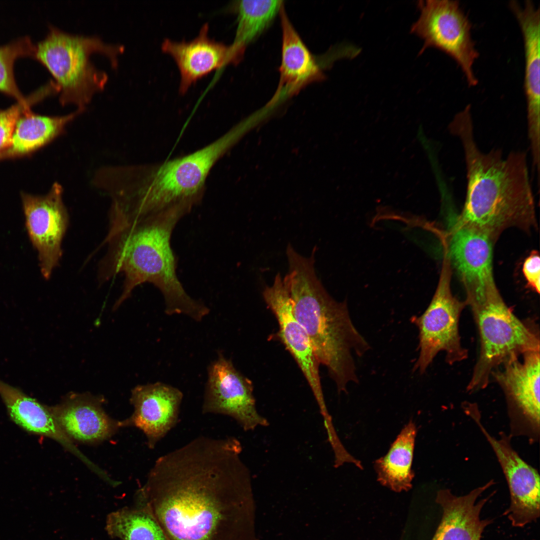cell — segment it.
I'll return each mask as SVG.
<instances>
[{
  "label": "cell",
  "instance_id": "cell-6",
  "mask_svg": "<svg viewBox=\"0 0 540 540\" xmlns=\"http://www.w3.org/2000/svg\"><path fill=\"white\" fill-rule=\"evenodd\" d=\"M124 50L122 45L105 42L99 36L71 34L50 26L46 36L36 45L34 58L54 76L60 88V104H73L84 110L108 80V74L92 63L90 55L102 53L116 68L118 56Z\"/></svg>",
  "mask_w": 540,
  "mask_h": 540
},
{
  "label": "cell",
  "instance_id": "cell-21",
  "mask_svg": "<svg viewBox=\"0 0 540 540\" xmlns=\"http://www.w3.org/2000/svg\"><path fill=\"white\" fill-rule=\"evenodd\" d=\"M0 396L12 420L25 430L50 438L72 453L92 470L96 466L75 446L60 428L49 408L20 389L0 380Z\"/></svg>",
  "mask_w": 540,
  "mask_h": 540
},
{
  "label": "cell",
  "instance_id": "cell-19",
  "mask_svg": "<svg viewBox=\"0 0 540 540\" xmlns=\"http://www.w3.org/2000/svg\"><path fill=\"white\" fill-rule=\"evenodd\" d=\"M494 484V480H490L460 496L454 494L448 488L439 490L436 502L442 508V514L432 540H480L484 530L492 520L481 519L480 514L484 506L496 492L476 500Z\"/></svg>",
  "mask_w": 540,
  "mask_h": 540
},
{
  "label": "cell",
  "instance_id": "cell-3",
  "mask_svg": "<svg viewBox=\"0 0 540 540\" xmlns=\"http://www.w3.org/2000/svg\"><path fill=\"white\" fill-rule=\"evenodd\" d=\"M460 140L466 170V192L457 222L486 234L492 242L504 230L536 226L535 204L526 154L498 150L482 152L474 140L472 113L464 108L449 124Z\"/></svg>",
  "mask_w": 540,
  "mask_h": 540
},
{
  "label": "cell",
  "instance_id": "cell-29",
  "mask_svg": "<svg viewBox=\"0 0 540 540\" xmlns=\"http://www.w3.org/2000/svg\"><path fill=\"white\" fill-rule=\"evenodd\" d=\"M522 270L528 286L539 294L540 292V258L537 252H532L525 259Z\"/></svg>",
  "mask_w": 540,
  "mask_h": 540
},
{
  "label": "cell",
  "instance_id": "cell-22",
  "mask_svg": "<svg viewBox=\"0 0 540 540\" xmlns=\"http://www.w3.org/2000/svg\"><path fill=\"white\" fill-rule=\"evenodd\" d=\"M282 40L280 80L277 94H292L323 76L312 54L292 26L282 6Z\"/></svg>",
  "mask_w": 540,
  "mask_h": 540
},
{
  "label": "cell",
  "instance_id": "cell-13",
  "mask_svg": "<svg viewBox=\"0 0 540 540\" xmlns=\"http://www.w3.org/2000/svg\"><path fill=\"white\" fill-rule=\"evenodd\" d=\"M63 192L61 184L56 182L44 196L22 195L26 230L38 253L41 272L46 280L59 264L68 224Z\"/></svg>",
  "mask_w": 540,
  "mask_h": 540
},
{
  "label": "cell",
  "instance_id": "cell-15",
  "mask_svg": "<svg viewBox=\"0 0 540 540\" xmlns=\"http://www.w3.org/2000/svg\"><path fill=\"white\" fill-rule=\"evenodd\" d=\"M492 244L486 234L457 221L450 232L445 250L464 286L466 301L498 290L492 271Z\"/></svg>",
  "mask_w": 540,
  "mask_h": 540
},
{
  "label": "cell",
  "instance_id": "cell-16",
  "mask_svg": "<svg viewBox=\"0 0 540 540\" xmlns=\"http://www.w3.org/2000/svg\"><path fill=\"white\" fill-rule=\"evenodd\" d=\"M206 24L191 41L166 39L162 44V50L173 58L179 69L181 94L204 76L226 64L238 63L243 56L244 50L234 44L228 46L211 39Z\"/></svg>",
  "mask_w": 540,
  "mask_h": 540
},
{
  "label": "cell",
  "instance_id": "cell-4",
  "mask_svg": "<svg viewBox=\"0 0 540 540\" xmlns=\"http://www.w3.org/2000/svg\"><path fill=\"white\" fill-rule=\"evenodd\" d=\"M186 215L173 210L108 230L103 243L108 250L100 264L98 278L104 282L124 274L122 293L114 309L131 296L136 287L148 282L162 293L167 314H183L200 321L209 313L204 302L187 294L176 274L177 259L170 238L177 223Z\"/></svg>",
  "mask_w": 540,
  "mask_h": 540
},
{
  "label": "cell",
  "instance_id": "cell-14",
  "mask_svg": "<svg viewBox=\"0 0 540 540\" xmlns=\"http://www.w3.org/2000/svg\"><path fill=\"white\" fill-rule=\"evenodd\" d=\"M262 296L276 318L280 340L306 378L322 418H327L330 414L322 390L320 364L304 329L294 314L289 290L280 272L276 276L272 285L264 288Z\"/></svg>",
  "mask_w": 540,
  "mask_h": 540
},
{
  "label": "cell",
  "instance_id": "cell-27",
  "mask_svg": "<svg viewBox=\"0 0 540 540\" xmlns=\"http://www.w3.org/2000/svg\"><path fill=\"white\" fill-rule=\"evenodd\" d=\"M36 45L28 36L20 38L0 46V92L24 102V97L16 82L14 73L15 61L24 56L34 57Z\"/></svg>",
  "mask_w": 540,
  "mask_h": 540
},
{
  "label": "cell",
  "instance_id": "cell-17",
  "mask_svg": "<svg viewBox=\"0 0 540 540\" xmlns=\"http://www.w3.org/2000/svg\"><path fill=\"white\" fill-rule=\"evenodd\" d=\"M182 398L180 390L162 382L138 385L132 392L134 412L120 425L140 429L149 448H154L176 424Z\"/></svg>",
  "mask_w": 540,
  "mask_h": 540
},
{
  "label": "cell",
  "instance_id": "cell-2",
  "mask_svg": "<svg viewBox=\"0 0 540 540\" xmlns=\"http://www.w3.org/2000/svg\"><path fill=\"white\" fill-rule=\"evenodd\" d=\"M238 136L231 130L194 152L160 162L102 166L96 186L110 199V222L121 226L173 210L188 214L202 200L212 168Z\"/></svg>",
  "mask_w": 540,
  "mask_h": 540
},
{
  "label": "cell",
  "instance_id": "cell-26",
  "mask_svg": "<svg viewBox=\"0 0 540 540\" xmlns=\"http://www.w3.org/2000/svg\"><path fill=\"white\" fill-rule=\"evenodd\" d=\"M280 0H238L234 4L238 26L232 44L246 46L268 26L282 6Z\"/></svg>",
  "mask_w": 540,
  "mask_h": 540
},
{
  "label": "cell",
  "instance_id": "cell-1",
  "mask_svg": "<svg viewBox=\"0 0 540 540\" xmlns=\"http://www.w3.org/2000/svg\"><path fill=\"white\" fill-rule=\"evenodd\" d=\"M233 436H200L158 458L138 506L166 540H250L251 475Z\"/></svg>",
  "mask_w": 540,
  "mask_h": 540
},
{
  "label": "cell",
  "instance_id": "cell-8",
  "mask_svg": "<svg viewBox=\"0 0 540 540\" xmlns=\"http://www.w3.org/2000/svg\"><path fill=\"white\" fill-rule=\"evenodd\" d=\"M444 253L438 282L429 305L420 316L411 319L418 330L419 354L414 371L420 374L425 372L440 352H445V360L450 365L468 356L459 331L460 315L466 305L452 294L450 264Z\"/></svg>",
  "mask_w": 540,
  "mask_h": 540
},
{
  "label": "cell",
  "instance_id": "cell-24",
  "mask_svg": "<svg viewBox=\"0 0 540 540\" xmlns=\"http://www.w3.org/2000/svg\"><path fill=\"white\" fill-rule=\"evenodd\" d=\"M84 110L62 116L37 115L30 110L18 120L10 145L4 156H16L30 152L52 140L64 132L67 125Z\"/></svg>",
  "mask_w": 540,
  "mask_h": 540
},
{
  "label": "cell",
  "instance_id": "cell-9",
  "mask_svg": "<svg viewBox=\"0 0 540 540\" xmlns=\"http://www.w3.org/2000/svg\"><path fill=\"white\" fill-rule=\"evenodd\" d=\"M420 14L411 32L424 40L420 52L430 46L452 57L460 67L469 86L478 79L474 64L479 52L472 36V24L458 0H427L418 4Z\"/></svg>",
  "mask_w": 540,
  "mask_h": 540
},
{
  "label": "cell",
  "instance_id": "cell-12",
  "mask_svg": "<svg viewBox=\"0 0 540 540\" xmlns=\"http://www.w3.org/2000/svg\"><path fill=\"white\" fill-rule=\"evenodd\" d=\"M478 410L468 414L476 423L492 448L506 478L510 503L504 514L513 526L522 528L536 522L540 514V478L538 471L518 455L510 444V436H492L480 420Z\"/></svg>",
  "mask_w": 540,
  "mask_h": 540
},
{
  "label": "cell",
  "instance_id": "cell-10",
  "mask_svg": "<svg viewBox=\"0 0 540 540\" xmlns=\"http://www.w3.org/2000/svg\"><path fill=\"white\" fill-rule=\"evenodd\" d=\"M509 359L491 374L502 390L512 428L532 440L540 434V351Z\"/></svg>",
  "mask_w": 540,
  "mask_h": 540
},
{
  "label": "cell",
  "instance_id": "cell-20",
  "mask_svg": "<svg viewBox=\"0 0 540 540\" xmlns=\"http://www.w3.org/2000/svg\"><path fill=\"white\" fill-rule=\"evenodd\" d=\"M48 408L62 430L78 441L100 442L120 426L105 413L99 399L88 394H72L60 404Z\"/></svg>",
  "mask_w": 540,
  "mask_h": 540
},
{
  "label": "cell",
  "instance_id": "cell-11",
  "mask_svg": "<svg viewBox=\"0 0 540 540\" xmlns=\"http://www.w3.org/2000/svg\"><path fill=\"white\" fill-rule=\"evenodd\" d=\"M202 406L203 414L227 416L245 431L269 424L258 412L252 382L219 352L216 360L209 365Z\"/></svg>",
  "mask_w": 540,
  "mask_h": 540
},
{
  "label": "cell",
  "instance_id": "cell-23",
  "mask_svg": "<svg viewBox=\"0 0 540 540\" xmlns=\"http://www.w3.org/2000/svg\"><path fill=\"white\" fill-rule=\"evenodd\" d=\"M417 428L412 420L404 425L388 452L376 460L374 467L377 480L392 490L408 492L412 488V468Z\"/></svg>",
  "mask_w": 540,
  "mask_h": 540
},
{
  "label": "cell",
  "instance_id": "cell-7",
  "mask_svg": "<svg viewBox=\"0 0 540 540\" xmlns=\"http://www.w3.org/2000/svg\"><path fill=\"white\" fill-rule=\"evenodd\" d=\"M472 312L480 338V352L468 392L486 388L492 372L510 358L540 351L539 328L532 320L518 318L498 290L466 302Z\"/></svg>",
  "mask_w": 540,
  "mask_h": 540
},
{
  "label": "cell",
  "instance_id": "cell-5",
  "mask_svg": "<svg viewBox=\"0 0 540 540\" xmlns=\"http://www.w3.org/2000/svg\"><path fill=\"white\" fill-rule=\"evenodd\" d=\"M314 247L310 257L290 244L286 250L288 272L282 278L292 299L294 314L304 329L320 364L325 366L338 392L358 383L354 356L370 348L354 326L346 300L338 302L326 292L314 270Z\"/></svg>",
  "mask_w": 540,
  "mask_h": 540
},
{
  "label": "cell",
  "instance_id": "cell-25",
  "mask_svg": "<svg viewBox=\"0 0 540 540\" xmlns=\"http://www.w3.org/2000/svg\"><path fill=\"white\" fill-rule=\"evenodd\" d=\"M106 529L110 536L121 540H166L158 522L139 506L110 514Z\"/></svg>",
  "mask_w": 540,
  "mask_h": 540
},
{
  "label": "cell",
  "instance_id": "cell-28",
  "mask_svg": "<svg viewBox=\"0 0 540 540\" xmlns=\"http://www.w3.org/2000/svg\"><path fill=\"white\" fill-rule=\"evenodd\" d=\"M44 98L41 90H37L27 98L23 102H18L11 107L0 111V157L4 156L9 148L14 130L18 120L30 106Z\"/></svg>",
  "mask_w": 540,
  "mask_h": 540
},
{
  "label": "cell",
  "instance_id": "cell-18",
  "mask_svg": "<svg viewBox=\"0 0 540 540\" xmlns=\"http://www.w3.org/2000/svg\"><path fill=\"white\" fill-rule=\"evenodd\" d=\"M508 6L520 26L524 42V88L527 106L528 137L530 147L540 146V11L532 0L522 5L515 0Z\"/></svg>",
  "mask_w": 540,
  "mask_h": 540
}]
</instances>
